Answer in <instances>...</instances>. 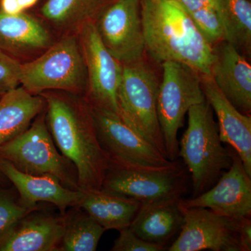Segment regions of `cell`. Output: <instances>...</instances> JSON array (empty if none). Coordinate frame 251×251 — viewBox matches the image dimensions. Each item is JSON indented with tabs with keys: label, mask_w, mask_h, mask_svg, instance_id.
Listing matches in <instances>:
<instances>
[{
	"label": "cell",
	"mask_w": 251,
	"mask_h": 251,
	"mask_svg": "<svg viewBox=\"0 0 251 251\" xmlns=\"http://www.w3.org/2000/svg\"><path fill=\"white\" fill-rule=\"evenodd\" d=\"M21 64L15 57L0 51V94L20 85Z\"/></svg>",
	"instance_id": "4316f807"
},
{
	"label": "cell",
	"mask_w": 251,
	"mask_h": 251,
	"mask_svg": "<svg viewBox=\"0 0 251 251\" xmlns=\"http://www.w3.org/2000/svg\"><path fill=\"white\" fill-rule=\"evenodd\" d=\"M79 43L88 85L86 100L91 105L107 109L119 115L117 94L122 78V63L105 48L95 22L81 26Z\"/></svg>",
	"instance_id": "30bf717a"
},
{
	"label": "cell",
	"mask_w": 251,
	"mask_h": 251,
	"mask_svg": "<svg viewBox=\"0 0 251 251\" xmlns=\"http://www.w3.org/2000/svg\"><path fill=\"white\" fill-rule=\"evenodd\" d=\"M203 92L218 119L220 138L233 148L251 176V117L234 107L218 88L211 77L202 76Z\"/></svg>",
	"instance_id": "e0dca14e"
},
{
	"label": "cell",
	"mask_w": 251,
	"mask_h": 251,
	"mask_svg": "<svg viewBox=\"0 0 251 251\" xmlns=\"http://www.w3.org/2000/svg\"><path fill=\"white\" fill-rule=\"evenodd\" d=\"M96 27L105 48L122 64L145 55L140 0H114L103 10Z\"/></svg>",
	"instance_id": "8fae6325"
},
{
	"label": "cell",
	"mask_w": 251,
	"mask_h": 251,
	"mask_svg": "<svg viewBox=\"0 0 251 251\" xmlns=\"http://www.w3.org/2000/svg\"><path fill=\"white\" fill-rule=\"evenodd\" d=\"M188 127L179 143L182 158L192 179V197L212 187L232 164L228 148L220 138L214 111L206 100L190 108Z\"/></svg>",
	"instance_id": "3957f363"
},
{
	"label": "cell",
	"mask_w": 251,
	"mask_h": 251,
	"mask_svg": "<svg viewBox=\"0 0 251 251\" xmlns=\"http://www.w3.org/2000/svg\"><path fill=\"white\" fill-rule=\"evenodd\" d=\"M75 211L65 214L64 234L60 251H95L106 229L85 210L75 206Z\"/></svg>",
	"instance_id": "cb8c5ba5"
},
{
	"label": "cell",
	"mask_w": 251,
	"mask_h": 251,
	"mask_svg": "<svg viewBox=\"0 0 251 251\" xmlns=\"http://www.w3.org/2000/svg\"><path fill=\"white\" fill-rule=\"evenodd\" d=\"M46 121L59 151L72 162L81 191L100 189L110 161L99 143L90 103L85 99L45 92Z\"/></svg>",
	"instance_id": "6da1fadb"
},
{
	"label": "cell",
	"mask_w": 251,
	"mask_h": 251,
	"mask_svg": "<svg viewBox=\"0 0 251 251\" xmlns=\"http://www.w3.org/2000/svg\"><path fill=\"white\" fill-rule=\"evenodd\" d=\"M145 51L158 63L185 64L211 77L215 46L202 36L176 0H140Z\"/></svg>",
	"instance_id": "7a4b0ae2"
},
{
	"label": "cell",
	"mask_w": 251,
	"mask_h": 251,
	"mask_svg": "<svg viewBox=\"0 0 251 251\" xmlns=\"http://www.w3.org/2000/svg\"><path fill=\"white\" fill-rule=\"evenodd\" d=\"M187 13L193 12L204 8H218L217 0H176Z\"/></svg>",
	"instance_id": "f546056e"
},
{
	"label": "cell",
	"mask_w": 251,
	"mask_h": 251,
	"mask_svg": "<svg viewBox=\"0 0 251 251\" xmlns=\"http://www.w3.org/2000/svg\"><path fill=\"white\" fill-rule=\"evenodd\" d=\"M120 236L114 242L112 251H161L166 247L145 242L129 228L125 227L119 230Z\"/></svg>",
	"instance_id": "83f0119b"
},
{
	"label": "cell",
	"mask_w": 251,
	"mask_h": 251,
	"mask_svg": "<svg viewBox=\"0 0 251 251\" xmlns=\"http://www.w3.org/2000/svg\"><path fill=\"white\" fill-rule=\"evenodd\" d=\"M9 182V180H8L7 178L3 175V173L0 171V185L1 186H6L8 183Z\"/></svg>",
	"instance_id": "d6a6232c"
},
{
	"label": "cell",
	"mask_w": 251,
	"mask_h": 251,
	"mask_svg": "<svg viewBox=\"0 0 251 251\" xmlns=\"http://www.w3.org/2000/svg\"><path fill=\"white\" fill-rule=\"evenodd\" d=\"M0 11L10 15L23 13L18 4V0H0Z\"/></svg>",
	"instance_id": "4dcf8cb0"
},
{
	"label": "cell",
	"mask_w": 251,
	"mask_h": 251,
	"mask_svg": "<svg viewBox=\"0 0 251 251\" xmlns=\"http://www.w3.org/2000/svg\"><path fill=\"white\" fill-rule=\"evenodd\" d=\"M0 185V235L18 219L29 211L37 209L23 205L12 189Z\"/></svg>",
	"instance_id": "484cf974"
},
{
	"label": "cell",
	"mask_w": 251,
	"mask_h": 251,
	"mask_svg": "<svg viewBox=\"0 0 251 251\" xmlns=\"http://www.w3.org/2000/svg\"><path fill=\"white\" fill-rule=\"evenodd\" d=\"M114 0H46L41 14L61 27H81L95 22Z\"/></svg>",
	"instance_id": "7402d4cb"
},
{
	"label": "cell",
	"mask_w": 251,
	"mask_h": 251,
	"mask_svg": "<svg viewBox=\"0 0 251 251\" xmlns=\"http://www.w3.org/2000/svg\"><path fill=\"white\" fill-rule=\"evenodd\" d=\"M187 171L179 161L161 169L110 166L100 189L141 204L181 198L187 190Z\"/></svg>",
	"instance_id": "9c48e42d"
},
{
	"label": "cell",
	"mask_w": 251,
	"mask_h": 251,
	"mask_svg": "<svg viewBox=\"0 0 251 251\" xmlns=\"http://www.w3.org/2000/svg\"><path fill=\"white\" fill-rule=\"evenodd\" d=\"M163 75L157 99V114L166 156L176 161L179 153L178 131L190 108L206 100L202 75L191 67L175 62L161 64Z\"/></svg>",
	"instance_id": "8992f818"
},
{
	"label": "cell",
	"mask_w": 251,
	"mask_h": 251,
	"mask_svg": "<svg viewBox=\"0 0 251 251\" xmlns=\"http://www.w3.org/2000/svg\"><path fill=\"white\" fill-rule=\"evenodd\" d=\"M1 95H2V94H0V98H1Z\"/></svg>",
	"instance_id": "836d02e7"
},
{
	"label": "cell",
	"mask_w": 251,
	"mask_h": 251,
	"mask_svg": "<svg viewBox=\"0 0 251 251\" xmlns=\"http://www.w3.org/2000/svg\"><path fill=\"white\" fill-rule=\"evenodd\" d=\"M45 106L42 96L23 87L3 94L0 98V148L25 131Z\"/></svg>",
	"instance_id": "ffe728a7"
},
{
	"label": "cell",
	"mask_w": 251,
	"mask_h": 251,
	"mask_svg": "<svg viewBox=\"0 0 251 251\" xmlns=\"http://www.w3.org/2000/svg\"><path fill=\"white\" fill-rule=\"evenodd\" d=\"M226 41L241 52H251V3L249 0H217Z\"/></svg>",
	"instance_id": "603a6c76"
},
{
	"label": "cell",
	"mask_w": 251,
	"mask_h": 251,
	"mask_svg": "<svg viewBox=\"0 0 251 251\" xmlns=\"http://www.w3.org/2000/svg\"><path fill=\"white\" fill-rule=\"evenodd\" d=\"M211 78L229 103L244 115L251 112V65L227 41L215 46Z\"/></svg>",
	"instance_id": "2e32d148"
},
{
	"label": "cell",
	"mask_w": 251,
	"mask_h": 251,
	"mask_svg": "<svg viewBox=\"0 0 251 251\" xmlns=\"http://www.w3.org/2000/svg\"><path fill=\"white\" fill-rule=\"evenodd\" d=\"M188 14L198 30L213 46L226 41L224 23L218 8H204Z\"/></svg>",
	"instance_id": "d4e9b609"
},
{
	"label": "cell",
	"mask_w": 251,
	"mask_h": 251,
	"mask_svg": "<svg viewBox=\"0 0 251 251\" xmlns=\"http://www.w3.org/2000/svg\"><path fill=\"white\" fill-rule=\"evenodd\" d=\"M141 204L135 200L101 189L83 191L78 207L105 229L129 227Z\"/></svg>",
	"instance_id": "44dd1931"
},
{
	"label": "cell",
	"mask_w": 251,
	"mask_h": 251,
	"mask_svg": "<svg viewBox=\"0 0 251 251\" xmlns=\"http://www.w3.org/2000/svg\"><path fill=\"white\" fill-rule=\"evenodd\" d=\"M251 217L235 218L236 232L242 251H251Z\"/></svg>",
	"instance_id": "f1b7e54d"
},
{
	"label": "cell",
	"mask_w": 251,
	"mask_h": 251,
	"mask_svg": "<svg viewBox=\"0 0 251 251\" xmlns=\"http://www.w3.org/2000/svg\"><path fill=\"white\" fill-rule=\"evenodd\" d=\"M180 199L141 204L129 228L145 242L166 247L184 224Z\"/></svg>",
	"instance_id": "ac0fdd59"
},
{
	"label": "cell",
	"mask_w": 251,
	"mask_h": 251,
	"mask_svg": "<svg viewBox=\"0 0 251 251\" xmlns=\"http://www.w3.org/2000/svg\"><path fill=\"white\" fill-rule=\"evenodd\" d=\"M51 44L49 31L29 15H10L0 11V51L11 57L47 49Z\"/></svg>",
	"instance_id": "d6986e66"
},
{
	"label": "cell",
	"mask_w": 251,
	"mask_h": 251,
	"mask_svg": "<svg viewBox=\"0 0 251 251\" xmlns=\"http://www.w3.org/2000/svg\"><path fill=\"white\" fill-rule=\"evenodd\" d=\"M179 206L184 224L168 251H242L235 218L224 217L206 208Z\"/></svg>",
	"instance_id": "7c38bea8"
},
{
	"label": "cell",
	"mask_w": 251,
	"mask_h": 251,
	"mask_svg": "<svg viewBox=\"0 0 251 251\" xmlns=\"http://www.w3.org/2000/svg\"><path fill=\"white\" fill-rule=\"evenodd\" d=\"M37 209L29 211L0 235V251H59L65 215Z\"/></svg>",
	"instance_id": "5bb4252c"
},
{
	"label": "cell",
	"mask_w": 251,
	"mask_h": 251,
	"mask_svg": "<svg viewBox=\"0 0 251 251\" xmlns=\"http://www.w3.org/2000/svg\"><path fill=\"white\" fill-rule=\"evenodd\" d=\"M228 149L232 157L230 168L206 192L190 199L181 198L180 206L206 208L224 217H251V176L235 150Z\"/></svg>",
	"instance_id": "4fadbf2b"
},
{
	"label": "cell",
	"mask_w": 251,
	"mask_h": 251,
	"mask_svg": "<svg viewBox=\"0 0 251 251\" xmlns=\"http://www.w3.org/2000/svg\"><path fill=\"white\" fill-rule=\"evenodd\" d=\"M0 158L25 174L50 175L65 187L79 190L76 169L57 150L43 111L25 131L0 148Z\"/></svg>",
	"instance_id": "5b68a950"
},
{
	"label": "cell",
	"mask_w": 251,
	"mask_h": 251,
	"mask_svg": "<svg viewBox=\"0 0 251 251\" xmlns=\"http://www.w3.org/2000/svg\"><path fill=\"white\" fill-rule=\"evenodd\" d=\"M0 171L14 185L20 202L27 207L36 208L39 202H48L65 215L69 208L78 206L83 195V191L63 186L53 176L23 173L2 158H0Z\"/></svg>",
	"instance_id": "9a60e30c"
},
{
	"label": "cell",
	"mask_w": 251,
	"mask_h": 251,
	"mask_svg": "<svg viewBox=\"0 0 251 251\" xmlns=\"http://www.w3.org/2000/svg\"><path fill=\"white\" fill-rule=\"evenodd\" d=\"M39 0H18V4L21 10L24 12L26 9L32 7Z\"/></svg>",
	"instance_id": "1f68e13d"
},
{
	"label": "cell",
	"mask_w": 251,
	"mask_h": 251,
	"mask_svg": "<svg viewBox=\"0 0 251 251\" xmlns=\"http://www.w3.org/2000/svg\"><path fill=\"white\" fill-rule=\"evenodd\" d=\"M100 146L110 166L129 169H161L173 166L156 148L134 131L115 112L91 105Z\"/></svg>",
	"instance_id": "ba28073f"
},
{
	"label": "cell",
	"mask_w": 251,
	"mask_h": 251,
	"mask_svg": "<svg viewBox=\"0 0 251 251\" xmlns=\"http://www.w3.org/2000/svg\"><path fill=\"white\" fill-rule=\"evenodd\" d=\"M160 84L156 72L145 57L122 64L117 106L126 125L166 156L157 114Z\"/></svg>",
	"instance_id": "277c9868"
},
{
	"label": "cell",
	"mask_w": 251,
	"mask_h": 251,
	"mask_svg": "<svg viewBox=\"0 0 251 251\" xmlns=\"http://www.w3.org/2000/svg\"><path fill=\"white\" fill-rule=\"evenodd\" d=\"M86 80L85 62L75 36H66L40 57L21 64L20 85L33 94L50 90L75 93L83 90Z\"/></svg>",
	"instance_id": "52a82bcc"
}]
</instances>
